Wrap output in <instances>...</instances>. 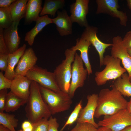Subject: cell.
Wrapping results in <instances>:
<instances>
[{"instance_id":"cell-21","label":"cell","mask_w":131,"mask_h":131,"mask_svg":"<svg viewBox=\"0 0 131 131\" xmlns=\"http://www.w3.org/2000/svg\"><path fill=\"white\" fill-rule=\"evenodd\" d=\"M35 26L25 34V40L30 46L33 44L34 39L38 34L47 25L52 23V19L48 15L39 16L35 21Z\"/></svg>"},{"instance_id":"cell-24","label":"cell","mask_w":131,"mask_h":131,"mask_svg":"<svg viewBox=\"0 0 131 131\" xmlns=\"http://www.w3.org/2000/svg\"><path fill=\"white\" fill-rule=\"evenodd\" d=\"M65 1L63 0H46L42 9L40 14V16L48 14L51 16H55L56 13L59 9L64 7Z\"/></svg>"},{"instance_id":"cell-42","label":"cell","mask_w":131,"mask_h":131,"mask_svg":"<svg viewBox=\"0 0 131 131\" xmlns=\"http://www.w3.org/2000/svg\"><path fill=\"white\" fill-rule=\"evenodd\" d=\"M121 131H131V125L126 127Z\"/></svg>"},{"instance_id":"cell-5","label":"cell","mask_w":131,"mask_h":131,"mask_svg":"<svg viewBox=\"0 0 131 131\" xmlns=\"http://www.w3.org/2000/svg\"><path fill=\"white\" fill-rule=\"evenodd\" d=\"M121 61L119 59L114 58L111 55L104 57L103 64L106 66L105 68L95 74V80L98 86L103 85L110 80L116 79L126 73V70L121 65Z\"/></svg>"},{"instance_id":"cell-14","label":"cell","mask_w":131,"mask_h":131,"mask_svg":"<svg viewBox=\"0 0 131 131\" xmlns=\"http://www.w3.org/2000/svg\"><path fill=\"white\" fill-rule=\"evenodd\" d=\"M38 58L33 49H26L15 69V75L25 76L28 72L36 65Z\"/></svg>"},{"instance_id":"cell-12","label":"cell","mask_w":131,"mask_h":131,"mask_svg":"<svg viewBox=\"0 0 131 131\" xmlns=\"http://www.w3.org/2000/svg\"><path fill=\"white\" fill-rule=\"evenodd\" d=\"M98 95L93 93L87 96L86 106L81 110L76 123H88L93 125L97 129L99 126L94 119V114L97 105Z\"/></svg>"},{"instance_id":"cell-31","label":"cell","mask_w":131,"mask_h":131,"mask_svg":"<svg viewBox=\"0 0 131 131\" xmlns=\"http://www.w3.org/2000/svg\"><path fill=\"white\" fill-rule=\"evenodd\" d=\"M12 82V80L6 77L2 72H0V90L10 89Z\"/></svg>"},{"instance_id":"cell-40","label":"cell","mask_w":131,"mask_h":131,"mask_svg":"<svg viewBox=\"0 0 131 131\" xmlns=\"http://www.w3.org/2000/svg\"><path fill=\"white\" fill-rule=\"evenodd\" d=\"M126 109L129 112L131 115V98L128 102Z\"/></svg>"},{"instance_id":"cell-34","label":"cell","mask_w":131,"mask_h":131,"mask_svg":"<svg viewBox=\"0 0 131 131\" xmlns=\"http://www.w3.org/2000/svg\"><path fill=\"white\" fill-rule=\"evenodd\" d=\"M9 54H0V69L5 72L7 70Z\"/></svg>"},{"instance_id":"cell-3","label":"cell","mask_w":131,"mask_h":131,"mask_svg":"<svg viewBox=\"0 0 131 131\" xmlns=\"http://www.w3.org/2000/svg\"><path fill=\"white\" fill-rule=\"evenodd\" d=\"M40 85L42 97L51 115L69 110L72 104V98L62 91L56 92Z\"/></svg>"},{"instance_id":"cell-45","label":"cell","mask_w":131,"mask_h":131,"mask_svg":"<svg viewBox=\"0 0 131 131\" xmlns=\"http://www.w3.org/2000/svg\"><path fill=\"white\" fill-rule=\"evenodd\" d=\"M129 79H130V82H131V76L129 77Z\"/></svg>"},{"instance_id":"cell-4","label":"cell","mask_w":131,"mask_h":131,"mask_svg":"<svg viewBox=\"0 0 131 131\" xmlns=\"http://www.w3.org/2000/svg\"><path fill=\"white\" fill-rule=\"evenodd\" d=\"M76 51L71 49L65 51V59L56 67L53 72L57 84L61 90L68 94L71 77L72 65Z\"/></svg>"},{"instance_id":"cell-9","label":"cell","mask_w":131,"mask_h":131,"mask_svg":"<svg viewBox=\"0 0 131 131\" xmlns=\"http://www.w3.org/2000/svg\"><path fill=\"white\" fill-rule=\"evenodd\" d=\"M96 1L97 4V14H106L119 18L121 25L126 26L128 17L126 13L118 10L120 6L118 0H97Z\"/></svg>"},{"instance_id":"cell-29","label":"cell","mask_w":131,"mask_h":131,"mask_svg":"<svg viewBox=\"0 0 131 131\" xmlns=\"http://www.w3.org/2000/svg\"><path fill=\"white\" fill-rule=\"evenodd\" d=\"M92 124L88 123H76L75 126L70 131H97Z\"/></svg>"},{"instance_id":"cell-33","label":"cell","mask_w":131,"mask_h":131,"mask_svg":"<svg viewBox=\"0 0 131 131\" xmlns=\"http://www.w3.org/2000/svg\"><path fill=\"white\" fill-rule=\"evenodd\" d=\"M8 93L7 89L0 90V112L4 111Z\"/></svg>"},{"instance_id":"cell-16","label":"cell","mask_w":131,"mask_h":131,"mask_svg":"<svg viewBox=\"0 0 131 131\" xmlns=\"http://www.w3.org/2000/svg\"><path fill=\"white\" fill-rule=\"evenodd\" d=\"M19 22H13L9 27L3 29L4 39L9 54L14 53L19 48L21 38L17 30Z\"/></svg>"},{"instance_id":"cell-25","label":"cell","mask_w":131,"mask_h":131,"mask_svg":"<svg viewBox=\"0 0 131 131\" xmlns=\"http://www.w3.org/2000/svg\"><path fill=\"white\" fill-rule=\"evenodd\" d=\"M27 101L18 97L10 91L7 95L4 111L7 112L16 111L21 106L26 104Z\"/></svg>"},{"instance_id":"cell-7","label":"cell","mask_w":131,"mask_h":131,"mask_svg":"<svg viewBox=\"0 0 131 131\" xmlns=\"http://www.w3.org/2000/svg\"><path fill=\"white\" fill-rule=\"evenodd\" d=\"M83 62L80 56L76 53L72 65L71 77L68 94L72 98L76 90L83 86L88 73L83 66Z\"/></svg>"},{"instance_id":"cell-37","label":"cell","mask_w":131,"mask_h":131,"mask_svg":"<svg viewBox=\"0 0 131 131\" xmlns=\"http://www.w3.org/2000/svg\"><path fill=\"white\" fill-rule=\"evenodd\" d=\"M33 123L28 120L24 121L21 125V129L19 131H33Z\"/></svg>"},{"instance_id":"cell-10","label":"cell","mask_w":131,"mask_h":131,"mask_svg":"<svg viewBox=\"0 0 131 131\" xmlns=\"http://www.w3.org/2000/svg\"><path fill=\"white\" fill-rule=\"evenodd\" d=\"M122 40L121 37L119 36L113 38L111 55L114 58L121 60L130 77L131 76V57L127 49L123 46Z\"/></svg>"},{"instance_id":"cell-41","label":"cell","mask_w":131,"mask_h":131,"mask_svg":"<svg viewBox=\"0 0 131 131\" xmlns=\"http://www.w3.org/2000/svg\"><path fill=\"white\" fill-rule=\"evenodd\" d=\"M0 131H11L2 125L0 124Z\"/></svg>"},{"instance_id":"cell-17","label":"cell","mask_w":131,"mask_h":131,"mask_svg":"<svg viewBox=\"0 0 131 131\" xmlns=\"http://www.w3.org/2000/svg\"><path fill=\"white\" fill-rule=\"evenodd\" d=\"M57 16L52 19V23L55 24L57 29L62 36L71 34L72 32V22L66 10L58 11Z\"/></svg>"},{"instance_id":"cell-2","label":"cell","mask_w":131,"mask_h":131,"mask_svg":"<svg viewBox=\"0 0 131 131\" xmlns=\"http://www.w3.org/2000/svg\"><path fill=\"white\" fill-rule=\"evenodd\" d=\"M30 91L25 108L28 120L33 123L43 118H49L51 113L42 97L39 84L32 81Z\"/></svg>"},{"instance_id":"cell-36","label":"cell","mask_w":131,"mask_h":131,"mask_svg":"<svg viewBox=\"0 0 131 131\" xmlns=\"http://www.w3.org/2000/svg\"><path fill=\"white\" fill-rule=\"evenodd\" d=\"M122 43L127 49H131V31L126 33L123 39Z\"/></svg>"},{"instance_id":"cell-43","label":"cell","mask_w":131,"mask_h":131,"mask_svg":"<svg viewBox=\"0 0 131 131\" xmlns=\"http://www.w3.org/2000/svg\"><path fill=\"white\" fill-rule=\"evenodd\" d=\"M126 1L127 5L129 9L131 10V0H127Z\"/></svg>"},{"instance_id":"cell-26","label":"cell","mask_w":131,"mask_h":131,"mask_svg":"<svg viewBox=\"0 0 131 131\" xmlns=\"http://www.w3.org/2000/svg\"><path fill=\"white\" fill-rule=\"evenodd\" d=\"M18 120L14 114L0 112V124L11 131H16L15 128L17 126Z\"/></svg>"},{"instance_id":"cell-44","label":"cell","mask_w":131,"mask_h":131,"mask_svg":"<svg viewBox=\"0 0 131 131\" xmlns=\"http://www.w3.org/2000/svg\"><path fill=\"white\" fill-rule=\"evenodd\" d=\"M127 51L131 57V49H127Z\"/></svg>"},{"instance_id":"cell-35","label":"cell","mask_w":131,"mask_h":131,"mask_svg":"<svg viewBox=\"0 0 131 131\" xmlns=\"http://www.w3.org/2000/svg\"><path fill=\"white\" fill-rule=\"evenodd\" d=\"M48 131H58V129L59 124L55 117L51 116L48 120Z\"/></svg>"},{"instance_id":"cell-39","label":"cell","mask_w":131,"mask_h":131,"mask_svg":"<svg viewBox=\"0 0 131 131\" xmlns=\"http://www.w3.org/2000/svg\"><path fill=\"white\" fill-rule=\"evenodd\" d=\"M97 131H113L109 128L105 126H100L97 129Z\"/></svg>"},{"instance_id":"cell-38","label":"cell","mask_w":131,"mask_h":131,"mask_svg":"<svg viewBox=\"0 0 131 131\" xmlns=\"http://www.w3.org/2000/svg\"><path fill=\"white\" fill-rule=\"evenodd\" d=\"M16 0H0V8H8Z\"/></svg>"},{"instance_id":"cell-23","label":"cell","mask_w":131,"mask_h":131,"mask_svg":"<svg viewBox=\"0 0 131 131\" xmlns=\"http://www.w3.org/2000/svg\"><path fill=\"white\" fill-rule=\"evenodd\" d=\"M112 85L122 95L131 97V82L128 74L125 73L116 79Z\"/></svg>"},{"instance_id":"cell-28","label":"cell","mask_w":131,"mask_h":131,"mask_svg":"<svg viewBox=\"0 0 131 131\" xmlns=\"http://www.w3.org/2000/svg\"><path fill=\"white\" fill-rule=\"evenodd\" d=\"M82 109V101L81 100L75 107L64 125L61 129L60 131H63L67 126L71 125L76 121Z\"/></svg>"},{"instance_id":"cell-18","label":"cell","mask_w":131,"mask_h":131,"mask_svg":"<svg viewBox=\"0 0 131 131\" xmlns=\"http://www.w3.org/2000/svg\"><path fill=\"white\" fill-rule=\"evenodd\" d=\"M91 44L90 42L88 40L81 37L80 39L76 40L75 45L71 48L76 51L79 50L80 51V56L85 65L88 75H90L92 73L88 55L89 48Z\"/></svg>"},{"instance_id":"cell-32","label":"cell","mask_w":131,"mask_h":131,"mask_svg":"<svg viewBox=\"0 0 131 131\" xmlns=\"http://www.w3.org/2000/svg\"><path fill=\"white\" fill-rule=\"evenodd\" d=\"M3 29L0 28V54H9V53L4 39Z\"/></svg>"},{"instance_id":"cell-8","label":"cell","mask_w":131,"mask_h":131,"mask_svg":"<svg viewBox=\"0 0 131 131\" xmlns=\"http://www.w3.org/2000/svg\"><path fill=\"white\" fill-rule=\"evenodd\" d=\"M98 124L99 127H106L113 131H121L131 125V115L126 108L122 109L113 115L104 116Z\"/></svg>"},{"instance_id":"cell-1","label":"cell","mask_w":131,"mask_h":131,"mask_svg":"<svg viewBox=\"0 0 131 131\" xmlns=\"http://www.w3.org/2000/svg\"><path fill=\"white\" fill-rule=\"evenodd\" d=\"M112 89H101L99 92L94 117L113 115L119 111L126 108L128 102L112 85Z\"/></svg>"},{"instance_id":"cell-11","label":"cell","mask_w":131,"mask_h":131,"mask_svg":"<svg viewBox=\"0 0 131 131\" xmlns=\"http://www.w3.org/2000/svg\"><path fill=\"white\" fill-rule=\"evenodd\" d=\"M89 0H76L70 5V16L73 23H77L81 26L86 27L89 25L86 16L89 13Z\"/></svg>"},{"instance_id":"cell-30","label":"cell","mask_w":131,"mask_h":131,"mask_svg":"<svg viewBox=\"0 0 131 131\" xmlns=\"http://www.w3.org/2000/svg\"><path fill=\"white\" fill-rule=\"evenodd\" d=\"M48 119L43 118L37 122L33 123V131H48Z\"/></svg>"},{"instance_id":"cell-19","label":"cell","mask_w":131,"mask_h":131,"mask_svg":"<svg viewBox=\"0 0 131 131\" xmlns=\"http://www.w3.org/2000/svg\"><path fill=\"white\" fill-rule=\"evenodd\" d=\"M26 47V45L24 44L16 51L9 54L7 68L4 74L5 76L8 79L12 80L15 77V66L25 52Z\"/></svg>"},{"instance_id":"cell-27","label":"cell","mask_w":131,"mask_h":131,"mask_svg":"<svg viewBox=\"0 0 131 131\" xmlns=\"http://www.w3.org/2000/svg\"><path fill=\"white\" fill-rule=\"evenodd\" d=\"M13 22L9 8H0V28H7Z\"/></svg>"},{"instance_id":"cell-15","label":"cell","mask_w":131,"mask_h":131,"mask_svg":"<svg viewBox=\"0 0 131 131\" xmlns=\"http://www.w3.org/2000/svg\"><path fill=\"white\" fill-rule=\"evenodd\" d=\"M32 81L26 76L15 75L12 80L10 91L18 97L27 101L30 96Z\"/></svg>"},{"instance_id":"cell-6","label":"cell","mask_w":131,"mask_h":131,"mask_svg":"<svg viewBox=\"0 0 131 131\" xmlns=\"http://www.w3.org/2000/svg\"><path fill=\"white\" fill-rule=\"evenodd\" d=\"M29 79L40 85L56 92L61 91L56 81L54 72L35 65L29 70L26 76Z\"/></svg>"},{"instance_id":"cell-22","label":"cell","mask_w":131,"mask_h":131,"mask_svg":"<svg viewBox=\"0 0 131 131\" xmlns=\"http://www.w3.org/2000/svg\"><path fill=\"white\" fill-rule=\"evenodd\" d=\"M27 0H17L9 7L13 22L20 21L25 17Z\"/></svg>"},{"instance_id":"cell-20","label":"cell","mask_w":131,"mask_h":131,"mask_svg":"<svg viewBox=\"0 0 131 131\" xmlns=\"http://www.w3.org/2000/svg\"><path fill=\"white\" fill-rule=\"evenodd\" d=\"M41 0H29L27 4L25 17L24 24L29 25L33 21H36L40 16L42 8Z\"/></svg>"},{"instance_id":"cell-13","label":"cell","mask_w":131,"mask_h":131,"mask_svg":"<svg viewBox=\"0 0 131 131\" xmlns=\"http://www.w3.org/2000/svg\"><path fill=\"white\" fill-rule=\"evenodd\" d=\"M97 28L89 25L85 27L81 37L89 41L98 52L99 57L100 66H103L104 54L106 49L112 46V44L106 43L100 40L97 36Z\"/></svg>"}]
</instances>
